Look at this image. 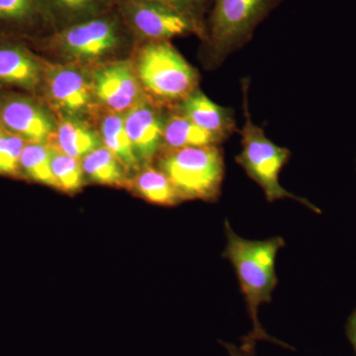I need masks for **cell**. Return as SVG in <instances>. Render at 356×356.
<instances>
[{
  "instance_id": "6da1fadb",
  "label": "cell",
  "mask_w": 356,
  "mask_h": 356,
  "mask_svg": "<svg viewBox=\"0 0 356 356\" xmlns=\"http://www.w3.org/2000/svg\"><path fill=\"white\" fill-rule=\"evenodd\" d=\"M227 245L222 257L228 259L235 269L240 283L252 330L247 336L255 341H266L293 350L283 341L269 336L259 318L262 304L271 303L273 293L278 284L275 262L278 252L286 243L281 236L264 241H250L235 233L228 220L224 222Z\"/></svg>"
},
{
  "instance_id": "7a4b0ae2",
  "label": "cell",
  "mask_w": 356,
  "mask_h": 356,
  "mask_svg": "<svg viewBox=\"0 0 356 356\" xmlns=\"http://www.w3.org/2000/svg\"><path fill=\"white\" fill-rule=\"evenodd\" d=\"M284 0H213L202 39L204 64L215 70L252 39Z\"/></svg>"
},
{
  "instance_id": "3957f363",
  "label": "cell",
  "mask_w": 356,
  "mask_h": 356,
  "mask_svg": "<svg viewBox=\"0 0 356 356\" xmlns=\"http://www.w3.org/2000/svg\"><path fill=\"white\" fill-rule=\"evenodd\" d=\"M248 88L250 79H243V112L245 122L242 129L238 131L242 137V151L235 156L236 163L242 166L248 177L261 186L268 202L280 199H292L303 204L313 212L321 214L322 211L308 199L295 195L280 184L281 170L291 158V152L287 147L274 144L273 140L266 137L264 129L252 120L248 104Z\"/></svg>"
},
{
  "instance_id": "277c9868",
  "label": "cell",
  "mask_w": 356,
  "mask_h": 356,
  "mask_svg": "<svg viewBox=\"0 0 356 356\" xmlns=\"http://www.w3.org/2000/svg\"><path fill=\"white\" fill-rule=\"evenodd\" d=\"M156 168L165 173L180 201L216 202L225 177L224 152L221 146L188 147L161 149Z\"/></svg>"
},
{
  "instance_id": "5b68a950",
  "label": "cell",
  "mask_w": 356,
  "mask_h": 356,
  "mask_svg": "<svg viewBox=\"0 0 356 356\" xmlns=\"http://www.w3.org/2000/svg\"><path fill=\"white\" fill-rule=\"evenodd\" d=\"M135 70L143 89L165 105L177 106L198 89L197 70L170 41L144 42L138 50Z\"/></svg>"
},
{
  "instance_id": "8992f818",
  "label": "cell",
  "mask_w": 356,
  "mask_h": 356,
  "mask_svg": "<svg viewBox=\"0 0 356 356\" xmlns=\"http://www.w3.org/2000/svg\"><path fill=\"white\" fill-rule=\"evenodd\" d=\"M133 37L115 7L107 13L56 30L50 44L76 62H91L120 49Z\"/></svg>"
},
{
  "instance_id": "52a82bcc",
  "label": "cell",
  "mask_w": 356,
  "mask_h": 356,
  "mask_svg": "<svg viewBox=\"0 0 356 356\" xmlns=\"http://www.w3.org/2000/svg\"><path fill=\"white\" fill-rule=\"evenodd\" d=\"M115 9L135 38L144 42L170 41L177 37L196 35V26L188 18L156 0H115Z\"/></svg>"
},
{
  "instance_id": "ba28073f",
  "label": "cell",
  "mask_w": 356,
  "mask_h": 356,
  "mask_svg": "<svg viewBox=\"0 0 356 356\" xmlns=\"http://www.w3.org/2000/svg\"><path fill=\"white\" fill-rule=\"evenodd\" d=\"M43 83L51 104L67 116L88 112L92 104V77L76 65H44Z\"/></svg>"
},
{
  "instance_id": "9c48e42d",
  "label": "cell",
  "mask_w": 356,
  "mask_h": 356,
  "mask_svg": "<svg viewBox=\"0 0 356 356\" xmlns=\"http://www.w3.org/2000/svg\"><path fill=\"white\" fill-rule=\"evenodd\" d=\"M92 86L96 99L115 113H126L145 99L135 67L128 60L98 67Z\"/></svg>"
},
{
  "instance_id": "30bf717a",
  "label": "cell",
  "mask_w": 356,
  "mask_h": 356,
  "mask_svg": "<svg viewBox=\"0 0 356 356\" xmlns=\"http://www.w3.org/2000/svg\"><path fill=\"white\" fill-rule=\"evenodd\" d=\"M0 125L27 143H47L57 123L46 107L25 96H7L0 100Z\"/></svg>"
},
{
  "instance_id": "8fae6325",
  "label": "cell",
  "mask_w": 356,
  "mask_h": 356,
  "mask_svg": "<svg viewBox=\"0 0 356 356\" xmlns=\"http://www.w3.org/2000/svg\"><path fill=\"white\" fill-rule=\"evenodd\" d=\"M123 117L140 168L149 165L163 149L165 114L144 99L128 110Z\"/></svg>"
},
{
  "instance_id": "7c38bea8",
  "label": "cell",
  "mask_w": 356,
  "mask_h": 356,
  "mask_svg": "<svg viewBox=\"0 0 356 356\" xmlns=\"http://www.w3.org/2000/svg\"><path fill=\"white\" fill-rule=\"evenodd\" d=\"M175 107L192 123L209 133L220 145L238 131L233 110L217 104L199 88Z\"/></svg>"
},
{
  "instance_id": "4fadbf2b",
  "label": "cell",
  "mask_w": 356,
  "mask_h": 356,
  "mask_svg": "<svg viewBox=\"0 0 356 356\" xmlns=\"http://www.w3.org/2000/svg\"><path fill=\"white\" fill-rule=\"evenodd\" d=\"M44 65L20 44L0 46V83L35 90L43 83Z\"/></svg>"
},
{
  "instance_id": "5bb4252c",
  "label": "cell",
  "mask_w": 356,
  "mask_h": 356,
  "mask_svg": "<svg viewBox=\"0 0 356 356\" xmlns=\"http://www.w3.org/2000/svg\"><path fill=\"white\" fill-rule=\"evenodd\" d=\"M49 24L56 30L111 10L115 0H40Z\"/></svg>"
},
{
  "instance_id": "9a60e30c",
  "label": "cell",
  "mask_w": 356,
  "mask_h": 356,
  "mask_svg": "<svg viewBox=\"0 0 356 356\" xmlns=\"http://www.w3.org/2000/svg\"><path fill=\"white\" fill-rule=\"evenodd\" d=\"M55 134L57 149L77 159H83L103 145L100 136L76 116L63 118L57 123Z\"/></svg>"
},
{
  "instance_id": "2e32d148",
  "label": "cell",
  "mask_w": 356,
  "mask_h": 356,
  "mask_svg": "<svg viewBox=\"0 0 356 356\" xmlns=\"http://www.w3.org/2000/svg\"><path fill=\"white\" fill-rule=\"evenodd\" d=\"M175 110L177 111L165 115L161 149H177L212 145L221 146L209 133L192 123L177 108Z\"/></svg>"
},
{
  "instance_id": "e0dca14e",
  "label": "cell",
  "mask_w": 356,
  "mask_h": 356,
  "mask_svg": "<svg viewBox=\"0 0 356 356\" xmlns=\"http://www.w3.org/2000/svg\"><path fill=\"white\" fill-rule=\"evenodd\" d=\"M100 138L103 146L116 156L126 170L138 172L142 168L126 131L123 114L110 112L103 117L100 124Z\"/></svg>"
},
{
  "instance_id": "ac0fdd59",
  "label": "cell",
  "mask_w": 356,
  "mask_h": 356,
  "mask_svg": "<svg viewBox=\"0 0 356 356\" xmlns=\"http://www.w3.org/2000/svg\"><path fill=\"white\" fill-rule=\"evenodd\" d=\"M128 186L147 202L156 205L175 206L181 202L165 173L149 165L140 168L135 177L129 180Z\"/></svg>"
},
{
  "instance_id": "d6986e66",
  "label": "cell",
  "mask_w": 356,
  "mask_h": 356,
  "mask_svg": "<svg viewBox=\"0 0 356 356\" xmlns=\"http://www.w3.org/2000/svg\"><path fill=\"white\" fill-rule=\"evenodd\" d=\"M84 177L90 181L108 186L128 185L126 170L106 147L100 146L81 159Z\"/></svg>"
},
{
  "instance_id": "ffe728a7",
  "label": "cell",
  "mask_w": 356,
  "mask_h": 356,
  "mask_svg": "<svg viewBox=\"0 0 356 356\" xmlns=\"http://www.w3.org/2000/svg\"><path fill=\"white\" fill-rule=\"evenodd\" d=\"M49 24L40 0H0V29L22 31Z\"/></svg>"
},
{
  "instance_id": "44dd1931",
  "label": "cell",
  "mask_w": 356,
  "mask_h": 356,
  "mask_svg": "<svg viewBox=\"0 0 356 356\" xmlns=\"http://www.w3.org/2000/svg\"><path fill=\"white\" fill-rule=\"evenodd\" d=\"M51 149L47 143H27L20 159V173L32 181L57 188L51 168Z\"/></svg>"
},
{
  "instance_id": "7402d4cb",
  "label": "cell",
  "mask_w": 356,
  "mask_h": 356,
  "mask_svg": "<svg viewBox=\"0 0 356 356\" xmlns=\"http://www.w3.org/2000/svg\"><path fill=\"white\" fill-rule=\"evenodd\" d=\"M51 168L57 189L74 193L83 187L84 173L81 159L72 158L57 147L51 149Z\"/></svg>"
},
{
  "instance_id": "603a6c76",
  "label": "cell",
  "mask_w": 356,
  "mask_h": 356,
  "mask_svg": "<svg viewBox=\"0 0 356 356\" xmlns=\"http://www.w3.org/2000/svg\"><path fill=\"white\" fill-rule=\"evenodd\" d=\"M27 142L0 125V175H20V159Z\"/></svg>"
},
{
  "instance_id": "cb8c5ba5",
  "label": "cell",
  "mask_w": 356,
  "mask_h": 356,
  "mask_svg": "<svg viewBox=\"0 0 356 356\" xmlns=\"http://www.w3.org/2000/svg\"><path fill=\"white\" fill-rule=\"evenodd\" d=\"M181 13L196 26L199 38L203 39L205 34L206 19L212 6L213 0H156Z\"/></svg>"
},
{
  "instance_id": "d4e9b609",
  "label": "cell",
  "mask_w": 356,
  "mask_h": 356,
  "mask_svg": "<svg viewBox=\"0 0 356 356\" xmlns=\"http://www.w3.org/2000/svg\"><path fill=\"white\" fill-rule=\"evenodd\" d=\"M221 344L228 351L229 356H257V350H255L257 341L248 336H243L241 339L240 346L231 343H225V341H221Z\"/></svg>"
},
{
  "instance_id": "484cf974",
  "label": "cell",
  "mask_w": 356,
  "mask_h": 356,
  "mask_svg": "<svg viewBox=\"0 0 356 356\" xmlns=\"http://www.w3.org/2000/svg\"><path fill=\"white\" fill-rule=\"evenodd\" d=\"M346 337H348L356 355V308L348 318L346 325Z\"/></svg>"
}]
</instances>
